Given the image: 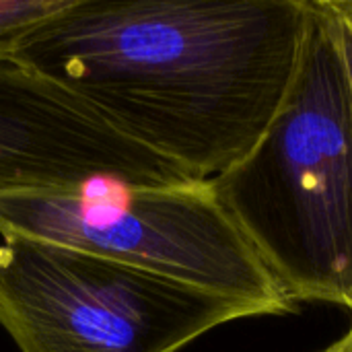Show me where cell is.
I'll use <instances>...</instances> for the list:
<instances>
[{
	"label": "cell",
	"instance_id": "277c9868",
	"mask_svg": "<svg viewBox=\"0 0 352 352\" xmlns=\"http://www.w3.org/2000/svg\"><path fill=\"white\" fill-rule=\"evenodd\" d=\"M258 307L23 235L0 245V328L21 352H177Z\"/></svg>",
	"mask_w": 352,
	"mask_h": 352
},
{
	"label": "cell",
	"instance_id": "7a4b0ae2",
	"mask_svg": "<svg viewBox=\"0 0 352 352\" xmlns=\"http://www.w3.org/2000/svg\"><path fill=\"white\" fill-rule=\"evenodd\" d=\"M210 188L293 303L351 307L352 95L316 0L276 116Z\"/></svg>",
	"mask_w": 352,
	"mask_h": 352
},
{
	"label": "cell",
	"instance_id": "3957f363",
	"mask_svg": "<svg viewBox=\"0 0 352 352\" xmlns=\"http://www.w3.org/2000/svg\"><path fill=\"white\" fill-rule=\"evenodd\" d=\"M0 235L101 256L254 305L264 316L295 307L210 182L0 192Z\"/></svg>",
	"mask_w": 352,
	"mask_h": 352
},
{
	"label": "cell",
	"instance_id": "9c48e42d",
	"mask_svg": "<svg viewBox=\"0 0 352 352\" xmlns=\"http://www.w3.org/2000/svg\"><path fill=\"white\" fill-rule=\"evenodd\" d=\"M349 309H351V311H352V305H351V307H349Z\"/></svg>",
	"mask_w": 352,
	"mask_h": 352
},
{
	"label": "cell",
	"instance_id": "6da1fadb",
	"mask_svg": "<svg viewBox=\"0 0 352 352\" xmlns=\"http://www.w3.org/2000/svg\"><path fill=\"white\" fill-rule=\"evenodd\" d=\"M307 0H68L12 58L196 182L239 163L297 72Z\"/></svg>",
	"mask_w": 352,
	"mask_h": 352
},
{
	"label": "cell",
	"instance_id": "8992f818",
	"mask_svg": "<svg viewBox=\"0 0 352 352\" xmlns=\"http://www.w3.org/2000/svg\"><path fill=\"white\" fill-rule=\"evenodd\" d=\"M68 0H0V56H12L19 41Z\"/></svg>",
	"mask_w": 352,
	"mask_h": 352
},
{
	"label": "cell",
	"instance_id": "5b68a950",
	"mask_svg": "<svg viewBox=\"0 0 352 352\" xmlns=\"http://www.w3.org/2000/svg\"><path fill=\"white\" fill-rule=\"evenodd\" d=\"M196 184L12 56H0V192Z\"/></svg>",
	"mask_w": 352,
	"mask_h": 352
},
{
	"label": "cell",
	"instance_id": "52a82bcc",
	"mask_svg": "<svg viewBox=\"0 0 352 352\" xmlns=\"http://www.w3.org/2000/svg\"><path fill=\"white\" fill-rule=\"evenodd\" d=\"M316 4L332 31L352 95V0H316Z\"/></svg>",
	"mask_w": 352,
	"mask_h": 352
},
{
	"label": "cell",
	"instance_id": "ba28073f",
	"mask_svg": "<svg viewBox=\"0 0 352 352\" xmlns=\"http://www.w3.org/2000/svg\"><path fill=\"white\" fill-rule=\"evenodd\" d=\"M322 352H352V328L334 344H330L328 349H324Z\"/></svg>",
	"mask_w": 352,
	"mask_h": 352
}]
</instances>
